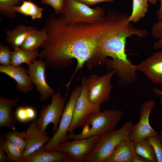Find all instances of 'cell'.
I'll use <instances>...</instances> for the list:
<instances>
[{
	"mask_svg": "<svg viewBox=\"0 0 162 162\" xmlns=\"http://www.w3.org/2000/svg\"><path fill=\"white\" fill-rule=\"evenodd\" d=\"M154 47L156 49L162 48V37L154 43Z\"/></svg>",
	"mask_w": 162,
	"mask_h": 162,
	"instance_id": "obj_36",
	"label": "cell"
},
{
	"mask_svg": "<svg viewBox=\"0 0 162 162\" xmlns=\"http://www.w3.org/2000/svg\"><path fill=\"white\" fill-rule=\"evenodd\" d=\"M159 137L160 141L161 143H162V137H161L160 135H159Z\"/></svg>",
	"mask_w": 162,
	"mask_h": 162,
	"instance_id": "obj_38",
	"label": "cell"
},
{
	"mask_svg": "<svg viewBox=\"0 0 162 162\" xmlns=\"http://www.w3.org/2000/svg\"><path fill=\"white\" fill-rule=\"evenodd\" d=\"M135 154L134 142L126 140L115 148L106 162H131Z\"/></svg>",
	"mask_w": 162,
	"mask_h": 162,
	"instance_id": "obj_17",
	"label": "cell"
},
{
	"mask_svg": "<svg viewBox=\"0 0 162 162\" xmlns=\"http://www.w3.org/2000/svg\"><path fill=\"white\" fill-rule=\"evenodd\" d=\"M136 68L152 82L162 85V50L153 53Z\"/></svg>",
	"mask_w": 162,
	"mask_h": 162,
	"instance_id": "obj_12",
	"label": "cell"
},
{
	"mask_svg": "<svg viewBox=\"0 0 162 162\" xmlns=\"http://www.w3.org/2000/svg\"><path fill=\"white\" fill-rule=\"evenodd\" d=\"M152 33L155 38L159 39L162 37V20L156 22L153 25Z\"/></svg>",
	"mask_w": 162,
	"mask_h": 162,
	"instance_id": "obj_31",
	"label": "cell"
},
{
	"mask_svg": "<svg viewBox=\"0 0 162 162\" xmlns=\"http://www.w3.org/2000/svg\"><path fill=\"white\" fill-rule=\"evenodd\" d=\"M44 147L22 157L20 162H73L64 152L59 150L47 151L44 149Z\"/></svg>",
	"mask_w": 162,
	"mask_h": 162,
	"instance_id": "obj_15",
	"label": "cell"
},
{
	"mask_svg": "<svg viewBox=\"0 0 162 162\" xmlns=\"http://www.w3.org/2000/svg\"><path fill=\"white\" fill-rule=\"evenodd\" d=\"M89 6L102 2H111L114 0H76Z\"/></svg>",
	"mask_w": 162,
	"mask_h": 162,
	"instance_id": "obj_33",
	"label": "cell"
},
{
	"mask_svg": "<svg viewBox=\"0 0 162 162\" xmlns=\"http://www.w3.org/2000/svg\"><path fill=\"white\" fill-rule=\"evenodd\" d=\"M148 2H149L150 3L152 4H154L156 3L157 1L158 0H148Z\"/></svg>",
	"mask_w": 162,
	"mask_h": 162,
	"instance_id": "obj_37",
	"label": "cell"
},
{
	"mask_svg": "<svg viewBox=\"0 0 162 162\" xmlns=\"http://www.w3.org/2000/svg\"><path fill=\"white\" fill-rule=\"evenodd\" d=\"M51 138L43 133L38 127L36 120L33 121L26 131V147L22 157L27 156L44 146Z\"/></svg>",
	"mask_w": 162,
	"mask_h": 162,
	"instance_id": "obj_13",
	"label": "cell"
},
{
	"mask_svg": "<svg viewBox=\"0 0 162 162\" xmlns=\"http://www.w3.org/2000/svg\"><path fill=\"white\" fill-rule=\"evenodd\" d=\"M4 136H0V162H9L7 156L5 154L3 148V144L5 140Z\"/></svg>",
	"mask_w": 162,
	"mask_h": 162,
	"instance_id": "obj_32",
	"label": "cell"
},
{
	"mask_svg": "<svg viewBox=\"0 0 162 162\" xmlns=\"http://www.w3.org/2000/svg\"><path fill=\"white\" fill-rule=\"evenodd\" d=\"M131 162H147V161L143 157L135 154L132 158Z\"/></svg>",
	"mask_w": 162,
	"mask_h": 162,
	"instance_id": "obj_34",
	"label": "cell"
},
{
	"mask_svg": "<svg viewBox=\"0 0 162 162\" xmlns=\"http://www.w3.org/2000/svg\"><path fill=\"white\" fill-rule=\"evenodd\" d=\"M123 114L120 110L109 109L96 113L81 126V132L78 134H69L68 140L85 139L95 136H101L114 129Z\"/></svg>",
	"mask_w": 162,
	"mask_h": 162,
	"instance_id": "obj_2",
	"label": "cell"
},
{
	"mask_svg": "<svg viewBox=\"0 0 162 162\" xmlns=\"http://www.w3.org/2000/svg\"><path fill=\"white\" fill-rule=\"evenodd\" d=\"M81 89V86H77L72 91L68 101L65 105L57 131L44 147L45 151H56L59 144L68 140L67 133L72 122L74 107Z\"/></svg>",
	"mask_w": 162,
	"mask_h": 162,
	"instance_id": "obj_5",
	"label": "cell"
},
{
	"mask_svg": "<svg viewBox=\"0 0 162 162\" xmlns=\"http://www.w3.org/2000/svg\"><path fill=\"white\" fill-rule=\"evenodd\" d=\"M101 136H95L90 137L67 140L61 143L56 150L66 153L73 162H83L85 157L93 149Z\"/></svg>",
	"mask_w": 162,
	"mask_h": 162,
	"instance_id": "obj_9",
	"label": "cell"
},
{
	"mask_svg": "<svg viewBox=\"0 0 162 162\" xmlns=\"http://www.w3.org/2000/svg\"><path fill=\"white\" fill-rule=\"evenodd\" d=\"M3 136L6 140L16 145L23 151H24L26 147V131L12 130L7 132Z\"/></svg>",
	"mask_w": 162,
	"mask_h": 162,
	"instance_id": "obj_27",
	"label": "cell"
},
{
	"mask_svg": "<svg viewBox=\"0 0 162 162\" xmlns=\"http://www.w3.org/2000/svg\"><path fill=\"white\" fill-rule=\"evenodd\" d=\"M14 10L16 13L30 16L32 19L35 20L42 17L44 9L31 0H25L20 5L14 7Z\"/></svg>",
	"mask_w": 162,
	"mask_h": 162,
	"instance_id": "obj_21",
	"label": "cell"
},
{
	"mask_svg": "<svg viewBox=\"0 0 162 162\" xmlns=\"http://www.w3.org/2000/svg\"><path fill=\"white\" fill-rule=\"evenodd\" d=\"M130 121L126 122L120 128L102 135L92 150L85 157L84 162H106L115 148L121 143L129 140L133 125Z\"/></svg>",
	"mask_w": 162,
	"mask_h": 162,
	"instance_id": "obj_3",
	"label": "cell"
},
{
	"mask_svg": "<svg viewBox=\"0 0 162 162\" xmlns=\"http://www.w3.org/2000/svg\"><path fill=\"white\" fill-rule=\"evenodd\" d=\"M3 148L5 152L7 154L9 162H20L22 157L23 151L19 147L6 139L4 143Z\"/></svg>",
	"mask_w": 162,
	"mask_h": 162,
	"instance_id": "obj_24",
	"label": "cell"
},
{
	"mask_svg": "<svg viewBox=\"0 0 162 162\" xmlns=\"http://www.w3.org/2000/svg\"><path fill=\"white\" fill-rule=\"evenodd\" d=\"M51 97L50 103L43 106L36 120L40 131L47 134L46 129L50 123L53 124V132L55 133L57 131L65 106V98L62 96L60 92L55 93Z\"/></svg>",
	"mask_w": 162,
	"mask_h": 162,
	"instance_id": "obj_7",
	"label": "cell"
},
{
	"mask_svg": "<svg viewBox=\"0 0 162 162\" xmlns=\"http://www.w3.org/2000/svg\"><path fill=\"white\" fill-rule=\"evenodd\" d=\"M65 1V7L61 16L67 24L97 22L105 14L104 9L100 7L92 8L76 0Z\"/></svg>",
	"mask_w": 162,
	"mask_h": 162,
	"instance_id": "obj_4",
	"label": "cell"
},
{
	"mask_svg": "<svg viewBox=\"0 0 162 162\" xmlns=\"http://www.w3.org/2000/svg\"><path fill=\"white\" fill-rule=\"evenodd\" d=\"M26 38L20 47L22 49L28 50H34L41 47L45 41L47 37L46 32L41 28L29 26Z\"/></svg>",
	"mask_w": 162,
	"mask_h": 162,
	"instance_id": "obj_18",
	"label": "cell"
},
{
	"mask_svg": "<svg viewBox=\"0 0 162 162\" xmlns=\"http://www.w3.org/2000/svg\"><path fill=\"white\" fill-rule=\"evenodd\" d=\"M13 50L10 65L14 66H18L23 63L29 66L38 57L39 53L38 48L31 50L18 47Z\"/></svg>",
	"mask_w": 162,
	"mask_h": 162,
	"instance_id": "obj_19",
	"label": "cell"
},
{
	"mask_svg": "<svg viewBox=\"0 0 162 162\" xmlns=\"http://www.w3.org/2000/svg\"><path fill=\"white\" fill-rule=\"evenodd\" d=\"M47 67L43 60L36 59L27 69L32 83L40 94L39 100L41 101L47 100L55 93L54 90L48 85L46 80L45 70Z\"/></svg>",
	"mask_w": 162,
	"mask_h": 162,
	"instance_id": "obj_11",
	"label": "cell"
},
{
	"mask_svg": "<svg viewBox=\"0 0 162 162\" xmlns=\"http://www.w3.org/2000/svg\"><path fill=\"white\" fill-rule=\"evenodd\" d=\"M147 140L153 149L157 162H162V143L159 134L150 136Z\"/></svg>",
	"mask_w": 162,
	"mask_h": 162,
	"instance_id": "obj_28",
	"label": "cell"
},
{
	"mask_svg": "<svg viewBox=\"0 0 162 162\" xmlns=\"http://www.w3.org/2000/svg\"><path fill=\"white\" fill-rule=\"evenodd\" d=\"M11 53L9 47L0 43V64L2 65H10Z\"/></svg>",
	"mask_w": 162,
	"mask_h": 162,
	"instance_id": "obj_29",
	"label": "cell"
},
{
	"mask_svg": "<svg viewBox=\"0 0 162 162\" xmlns=\"http://www.w3.org/2000/svg\"><path fill=\"white\" fill-rule=\"evenodd\" d=\"M19 122L26 123L35 120L37 113L35 109L30 106H20L15 112Z\"/></svg>",
	"mask_w": 162,
	"mask_h": 162,
	"instance_id": "obj_26",
	"label": "cell"
},
{
	"mask_svg": "<svg viewBox=\"0 0 162 162\" xmlns=\"http://www.w3.org/2000/svg\"><path fill=\"white\" fill-rule=\"evenodd\" d=\"M28 33L26 25L20 24L11 30L6 31V40L13 49L20 47L23 43Z\"/></svg>",
	"mask_w": 162,
	"mask_h": 162,
	"instance_id": "obj_20",
	"label": "cell"
},
{
	"mask_svg": "<svg viewBox=\"0 0 162 162\" xmlns=\"http://www.w3.org/2000/svg\"><path fill=\"white\" fill-rule=\"evenodd\" d=\"M155 105L152 100L145 101L140 109V119L139 122L133 124L130 133L129 140L134 142L147 140L151 136L159 134L151 126L149 121L150 114Z\"/></svg>",
	"mask_w": 162,
	"mask_h": 162,
	"instance_id": "obj_10",
	"label": "cell"
},
{
	"mask_svg": "<svg viewBox=\"0 0 162 162\" xmlns=\"http://www.w3.org/2000/svg\"><path fill=\"white\" fill-rule=\"evenodd\" d=\"M20 99H10L0 96V127L14 129L19 122L12 108L19 102Z\"/></svg>",
	"mask_w": 162,
	"mask_h": 162,
	"instance_id": "obj_16",
	"label": "cell"
},
{
	"mask_svg": "<svg viewBox=\"0 0 162 162\" xmlns=\"http://www.w3.org/2000/svg\"><path fill=\"white\" fill-rule=\"evenodd\" d=\"M25 0H0V13L2 16L12 18L15 17L16 13L14 8L20 5Z\"/></svg>",
	"mask_w": 162,
	"mask_h": 162,
	"instance_id": "obj_25",
	"label": "cell"
},
{
	"mask_svg": "<svg viewBox=\"0 0 162 162\" xmlns=\"http://www.w3.org/2000/svg\"><path fill=\"white\" fill-rule=\"evenodd\" d=\"M82 82L80 94L74 107L73 119L68 130L69 134L74 133L77 128L82 124L91 116L100 111V105L90 100L87 89Z\"/></svg>",
	"mask_w": 162,
	"mask_h": 162,
	"instance_id": "obj_8",
	"label": "cell"
},
{
	"mask_svg": "<svg viewBox=\"0 0 162 162\" xmlns=\"http://www.w3.org/2000/svg\"><path fill=\"white\" fill-rule=\"evenodd\" d=\"M135 154L144 158L147 162H157L153 149L147 140L134 142Z\"/></svg>",
	"mask_w": 162,
	"mask_h": 162,
	"instance_id": "obj_22",
	"label": "cell"
},
{
	"mask_svg": "<svg viewBox=\"0 0 162 162\" xmlns=\"http://www.w3.org/2000/svg\"><path fill=\"white\" fill-rule=\"evenodd\" d=\"M114 74L115 70L112 69L100 76L93 74L87 78H82L81 82L86 86L92 102L100 105L110 99L112 88L111 80Z\"/></svg>",
	"mask_w": 162,
	"mask_h": 162,
	"instance_id": "obj_6",
	"label": "cell"
},
{
	"mask_svg": "<svg viewBox=\"0 0 162 162\" xmlns=\"http://www.w3.org/2000/svg\"><path fill=\"white\" fill-rule=\"evenodd\" d=\"M160 2V5L159 9L157 13V16L158 21L162 20V0H159Z\"/></svg>",
	"mask_w": 162,
	"mask_h": 162,
	"instance_id": "obj_35",
	"label": "cell"
},
{
	"mask_svg": "<svg viewBox=\"0 0 162 162\" xmlns=\"http://www.w3.org/2000/svg\"><path fill=\"white\" fill-rule=\"evenodd\" d=\"M118 18L114 11L105 14L99 22L92 23L67 24L61 15L50 14L42 29L47 38L40 47V58L52 68L70 66L73 59L77 65L73 74L81 69L95 52L99 43L116 25Z\"/></svg>",
	"mask_w": 162,
	"mask_h": 162,
	"instance_id": "obj_1",
	"label": "cell"
},
{
	"mask_svg": "<svg viewBox=\"0 0 162 162\" xmlns=\"http://www.w3.org/2000/svg\"><path fill=\"white\" fill-rule=\"evenodd\" d=\"M148 0H132V11L128 20L130 22H136L143 17L148 7Z\"/></svg>",
	"mask_w": 162,
	"mask_h": 162,
	"instance_id": "obj_23",
	"label": "cell"
},
{
	"mask_svg": "<svg viewBox=\"0 0 162 162\" xmlns=\"http://www.w3.org/2000/svg\"><path fill=\"white\" fill-rule=\"evenodd\" d=\"M0 72L14 79L16 83V88L19 92L26 94L33 89L27 70L21 65L18 66L0 65Z\"/></svg>",
	"mask_w": 162,
	"mask_h": 162,
	"instance_id": "obj_14",
	"label": "cell"
},
{
	"mask_svg": "<svg viewBox=\"0 0 162 162\" xmlns=\"http://www.w3.org/2000/svg\"><path fill=\"white\" fill-rule=\"evenodd\" d=\"M41 2L45 4L49 5L54 9L57 14H62L64 9L65 0H40Z\"/></svg>",
	"mask_w": 162,
	"mask_h": 162,
	"instance_id": "obj_30",
	"label": "cell"
},
{
	"mask_svg": "<svg viewBox=\"0 0 162 162\" xmlns=\"http://www.w3.org/2000/svg\"><path fill=\"white\" fill-rule=\"evenodd\" d=\"M160 136L162 137V129L160 132Z\"/></svg>",
	"mask_w": 162,
	"mask_h": 162,
	"instance_id": "obj_39",
	"label": "cell"
}]
</instances>
